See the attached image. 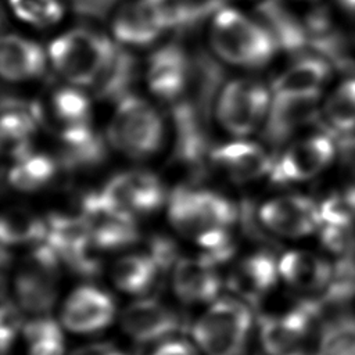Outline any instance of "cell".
<instances>
[{
  "label": "cell",
  "mask_w": 355,
  "mask_h": 355,
  "mask_svg": "<svg viewBox=\"0 0 355 355\" xmlns=\"http://www.w3.org/2000/svg\"><path fill=\"white\" fill-rule=\"evenodd\" d=\"M8 3L21 21L36 28L51 26L64 15L61 0H8Z\"/></svg>",
  "instance_id": "cell-35"
},
{
  "label": "cell",
  "mask_w": 355,
  "mask_h": 355,
  "mask_svg": "<svg viewBox=\"0 0 355 355\" xmlns=\"http://www.w3.org/2000/svg\"><path fill=\"white\" fill-rule=\"evenodd\" d=\"M19 315L17 309L11 304H4L1 309V334H0V341H1V351L6 354L8 347L15 338V334L19 330Z\"/></svg>",
  "instance_id": "cell-38"
},
{
  "label": "cell",
  "mask_w": 355,
  "mask_h": 355,
  "mask_svg": "<svg viewBox=\"0 0 355 355\" xmlns=\"http://www.w3.org/2000/svg\"><path fill=\"white\" fill-rule=\"evenodd\" d=\"M318 355H355V318L327 322L322 329Z\"/></svg>",
  "instance_id": "cell-33"
},
{
  "label": "cell",
  "mask_w": 355,
  "mask_h": 355,
  "mask_svg": "<svg viewBox=\"0 0 355 355\" xmlns=\"http://www.w3.org/2000/svg\"><path fill=\"white\" fill-rule=\"evenodd\" d=\"M115 313L112 298L93 286L72 291L61 311V323L73 333H93L107 327Z\"/></svg>",
  "instance_id": "cell-15"
},
{
  "label": "cell",
  "mask_w": 355,
  "mask_h": 355,
  "mask_svg": "<svg viewBox=\"0 0 355 355\" xmlns=\"http://www.w3.org/2000/svg\"><path fill=\"white\" fill-rule=\"evenodd\" d=\"M158 269L159 262L153 255L129 254L114 263L111 277L119 290L140 294L154 286Z\"/></svg>",
  "instance_id": "cell-27"
},
{
  "label": "cell",
  "mask_w": 355,
  "mask_h": 355,
  "mask_svg": "<svg viewBox=\"0 0 355 355\" xmlns=\"http://www.w3.org/2000/svg\"><path fill=\"white\" fill-rule=\"evenodd\" d=\"M209 158L211 165L239 183L268 176L273 165V157L261 144L241 139L212 147Z\"/></svg>",
  "instance_id": "cell-16"
},
{
  "label": "cell",
  "mask_w": 355,
  "mask_h": 355,
  "mask_svg": "<svg viewBox=\"0 0 355 355\" xmlns=\"http://www.w3.org/2000/svg\"><path fill=\"white\" fill-rule=\"evenodd\" d=\"M320 240L323 247L338 258L355 255L354 225H320Z\"/></svg>",
  "instance_id": "cell-37"
},
{
  "label": "cell",
  "mask_w": 355,
  "mask_h": 355,
  "mask_svg": "<svg viewBox=\"0 0 355 355\" xmlns=\"http://www.w3.org/2000/svg\"><path fill=\"white\" fill-rule=\"evenodd\" d=\"M331 75L330 61L320 55H304L284 69L272 83V94H320Z\"/></svg>",
  "instance_id": "cell-22"
},
{
  "label": "cell",
  "mask_w": 355,
  "mask_h": 355,
  "mask_svg": "<svg viewBox=\"0 0 355 355\" xmlns=\"http://www.w3.org/2000/svg\"><path fill=\"white\" fill-rule=\"evenodd\" d=\"M47 57L36 42L19 35H6L1 39L0 72L8 82H24L40 78L46 71Z\"/></svg>",
  "instance_id": "cell-19"
},
{
  "label": "cell",
  "mask_w": 355,
  "mask_h": 355,
  "mask_svg": "<svg viewBox=\"0 0 355 355\" xmlns=\"http://www.w3.org/2000/svg\"><path fill=\"white\" fill-rule=\"evenodd\" d=\"M153 355H196V351L184 341L172 340L159 345Z\"/></svg>",
  "instance_id": "cell-41"
},
{
  "label": "cell",
  "mask_w": 355,
  "mask_h": 355,
  "mask_svg": "<svg viewBox=\"0 0 355 355\" xmlns=\"http://www.w3.org/2000/svg\"><path fill=\"white\" fill-rule=\"evenodd\" d=\"M355 295V255L338 258L331 268L330 280L323 290V306L341 305Z\"/></svg>",
  "instance_id": "cell-34"
},
{
  "label": "cell",
  "mask_w": 355,
  "mask_h": 355,
  "mask_svg": "<svg viewBox=\"0 0 355 355\" xmlns=\"http://www.w3.org/2000/svg\"><path fill=\"white\" fill-rule=\"evenodd\" d=\"M58 262L60 257L47 241L22 258L15 273V293L22 309L35 315L50 311L57 297Z\"/></svg>",
  "instance_id": "cell-7"
},
{
  "label": "cell",
  "mask_w": 355,
  "mask_h": 355,
  "mask_svg": "<svg viewBox=\"0 0 355 355\" xmlns=\"http://www.w3.org/2000/svg\"><path fill=\"white\" fill-rule=\"evenodd\" d=\"M61 166L68 169H83L98 165L107 155L105 141L90 123L62 126L60 132Z\"/></svg>",
  "instance_id": "cell-21"
},
{
  "label": "cell",
  "mask_w": 355,
  "mask_h": 355,
  "mask_svg": "<svg viewBox=\"0 0 355 355\" xmlns=\"http://www.w3.org/2000/svg\"><path fill=\"white\" fill-rule=\"evenodd\" d=\"M193 68V58L179 44L157 49L148 58L146 80L150 92L159 100L176 103L186 92Z\"/></svg>",
  "instance_id": "cell-12"
},
{
  "label": "cell",
  "mask_w": 355,
  "mask_h": 355,
  "mask_svg": "<svg viewBox=\"0 0 355 355\" xmlns=\"http://www.w3.org/2000/svg\"><path fill=\"white\" fill-rule=\"evenodd\" d=\"M168 31H187L223 7V0H150Z\"/></svg>",
  "instance_id": "cell-28"
},
{
  "label": "cell",
  "mask_w": 355,
  "mask_h": 355,
  "mask_svg": "<svg viewBox=\"0 0 355 355\" xmlns=\"http://www.w3.org/2000/svg\"><path fill=\"white\" fill-rule=\"evenodd\" d=\"M42 123L43 112L37 103L12 96L3 98L1 140L12 161L32 151L31 140Z\"/></svg>",
  "instance_id": "cell-17"
},
{
  "label": "cell",
  "mask_w": 355,
  "mask_h": 355,
  "mask_svg": "<svg viewBox=\"0 0 355 355\" xmlns=\"http://www.w3.org/2000/svg\"><path fill=\"white\" fill-rule=\"evenodd\" d=\"M279 275V262L266 252H258L240 261L229 280L237 294L255 300L265 295L276 284Z\"/></svg>",
  "instance_id": "cell-24"
},
{
  "label": "cell",
  "mask_w": 355,
  "mask_h": 355,
  "mask_svg": "<svg viewBox=\"0 0 355 355\" xmlns=\"http://www.w3.org/2000/svg\"><path fill=\"white\" fill-rule=\"evenodd\" d=\"M80 215L98 250L125 247L137 239L135 216L115 205L101 190L83 196Z\"/></svg>",
  "instance_id": "cell-9"
},
{
  "label": "cell",
  "mask_w": 355,
  "mask_h": 355,
  "mask_svg": "<svg viewBox=\"0 0 355 355\" xmlns=\"http://www.w3.org/2000/svg\"><path fill=\"white\" fill-rule=\"evenodd\" d=\"M46 220L26 208L11 207L4 211L0 220V240L6 245L37 243L46 240Z\"/></svg>",
  "instance_id": "cell-29"
},
{
  "label": "cell",
  "mask_w": 355,
  "mask_h": 355,
  "mask_svg": "<svg viewBox=\"0 0 355 355\" xmlns=\"http://www.w3.org/2000/svg\"><path fill=\"white\" fill-rule=\"evenodd\" d=\"M331 268L333 265L319 255L301 250L288 251L279 261V273L284 282L302 291H323Z\"/></svg>",
  "instance_id": "cell-23"
},
{
  "label": "cell",
  "mask_w": 355,
  "mask_h": 355,
  "mask_svg": "<svg viewBox=\"0 0 355 355\" xmlns=\"http://www.w3.org/2000/svg\"><path fill=\"white\" fill-rule=\"evenodd\" d=\"M220 277L214 263L205 258H183L175 265L172 286L176 295L184 302H207L220 290Z\"/></svg>",
  "instance_id": "cell-20"
},
{
  "label": "cell",
  "mask_w": 355,
  "mask_h": 355,
  "mask_svg": "<svg viewBox=\"0 0 355 355\" xmlns=\"http://www.w3.org/2000/svg\"><path fill=\"white\" fill-rule=\"evenodd\" d=\"M123 331L137 343H151L169 337L179 329L175 312L155 300L136 301L122 313Z\"/></svg>",
  "instance_id": "cell-18"
},
{
  "label": "cell",
  "mask_w": 355,
  "mask_h": 355,
  "mask_svg": "<svg viewBox=\"0 0 355 355\" xmlns=\"http://www.w3.org/2000/svg\"><path fill=\"white\" fill-rule=\"evenodd\" d=\"M337 3L347 14L355 17V0H337Z\"/></svg>",
  "instance_id": "cell-42"
},
{
  "label": "cell",
  "mask_w": 355,
  "mask_h": 355,
  "mask_svg": "<svg viewBox=\"0 0 355 355\" xmlns=\"http://www.w3.org/2000/svg\"><path fill=\"white\" fill-rule=\"evenodd\" d=\"M118 44L89 28H72L49 46L54 69L71 85L92 87L112 60Z\"/></svg>",
  "instance_id": "cell-2"
},
{
  "label": "cell",
  "mask_w": 355,
  "mask_h": 355,
  "mask_svg": "<svg viewBox=\"0 0 355 355\" xmlns=\"http://www.w3.org/2000/svg\"><path fill=\"white\" fill-rule=\"evenodd\" d=\"M164 136V119L148 101L128 94L116 103L107 128V140L114 150L133 159H144L161 148Z\"/></svg>",
  "instance_id": "cell-3"
},
{
  "label": "cell",
  "mask_w": 355,
  "mask_h": 355,
  "mask_svg": "<svg viewBox=\"0 0 355 355\" xmlns=\"http://www.w3.org/2000/svg\"><path fill=\"white\" fill-rule=\"evenodd\" d=\"M111 28L116 42L129 47L148 46L168 31L150 0H126L119 4Z\"/></svg>",
  "instance_id": "cell-14"
},
{
  "label": "cell",
  "mask_w": 355,
  "mask_h": 355,
  "mask_svg": "<svg viewBox=\"0 0 355 355\" xmlns=\"http://www.w3.org/2000/svg\"><path fill=\"white\" fill-rule=\"evenodd\" d=\"M320 94H272L262 137L272 146L284 144L298 129L318 116Z\"/></svg>",
  "instance_id": "cell-13"
},
{
  "label": "cell",
  "mask_w": 355,
  "mask_h": 355,
  "mask_svg": "<svg viewBox=\"0 0 355 355\" xmlns=\"http://www.w3.org/2000/svg\"><path fill=\"white\" fill-rule=\"evenodd\" d=\"M306 1H311V0H306Z\"/></svg>",
  "instance_id": "cell-43"
},
{
  "label": "cell",
  "mask_w": 355,
  "mask_h": 355,
  "mask_svg": "<svg viewBox=\"0 0 355 355\" xmlns=\"http://www.w3.org/2000/svg\"><path fill=\"white\" fill-rule=\"evenodd\" d=\"M322 225L355 223V187L326 197L319 204Z\"/></svg>",
  "instance_id": "cell-36"
},
{
  "label": "cell",
  "mask_w": 355,
  "mask_h": 355,
  "mask_svg": "<svg viewBox=\"0 0 355 355\" xmlns=\"http://www.w3.org/2000/svg\"><path fill=\"white\" fill-rule=\"evenodd\" d=\"M209 39L219 60L243 68L265 67L279 51L263 22L226 6L212 15Z\"/></svg>",
  "instance_id": "cell-1"
},
{
  "label": "cell",
  "mask_w": 355,
  "mask_h": 355,
  "mask_svg": "<svg viewBox=\"0 0 355 355\" xmlns=\"http://www.w3.org/2000/svg\"><path fill=\"white\" fill-rule=\"evenodd\" d=\"M71 355H125L122 351L107 343H93L72 351Z\"/></svg>",
  "instance_id": "cell-40"
},
{
  "label": "cell",
  "mask_w": 355,
  "mask_h": 355,
  "mask_svg": "<svg viewBox=\"0 0 355 355\" xmlns=\"http://www.w3.org/2000/svg\"><path fill=\"white\" fill-rule=\"evenodd\" d=\"M101 191L133 216L153 212L166 200V191L159 178L143 169L125 171L112 176Z\"/></svg>",
  "instance_id": "cell-11"
},
{
  "label": "cell",
  "mask_w": 355,
  "mask_h": 355,
  "mask_svg": "<svg viewBox=\"0 0 355 355\" xmlns=\"http://www.w3.org/2000/svg\"><path fill=\"white\" fill-rule=\"evenodd\" d=\"M51 107L55 118L64 126L90 123V98L79 86L60 87L53 94Z\"/></svg>",
  "instance_id": "cell-32"
},
{
  "label": "cell",
  "mask_w": 355,
  "mask_h": 355,
  "mask_svg": "<svg viewBox=\"0 0 355 355\" xmlns=\"http://www.w3.org/2000/svg\"><path fill=\"white\" fill-rule=\"evenodd\" d=\"M322 115L327 128L334 132L355 130V75L334 89L322 108Z\"/></svg>",
  "instance_id": "cell-30"
},
{
  "label": "cell",
  "mask_w": 355,
  "mask_h": 355,
  "mask_svg": "<svg viewBox=\"0 0 355 355\" xmlns=\"http://www.w3.org/2000/svg\"><path fill=\"white\" fill-rule=\"evenodd\" d=\"M29 355H64L60 326L49 316L39 315L24 327Z\"/></svg>",
  "instance_id": "cell-31"
},
{
  "label": "cell",
  "mask_w": 355,
  "mask_h": 355,
  "mask_svg": "<svg viewBox=\"0 0 355 355\" xmlns=\"http://www.w3.org/2000/svg\"><path fill=\"white\" fill-rule=\"evenodd\" d=\"M58 159L44 153L29 151L14 159L8 171V183L19 191H36L47 186L55 176Z\"/></svg>",
  "instance_id": "cell-26"
},
{
  "label": "cell",
  "mask_w": 355,
  "mask_h": 355,
  "mask_svg": "<svg viewBox=\"0 0 355 355\" xmlns=\"http://www.w3.org/2000/svg\"><path fill=\"white\" fill-rule=\"evenodd\" d=\"M116 1L118 0H69L78 14L92 18L104 17Z\"/></svg>",
  "instance_id": "cell-39"
},
{
  "label": "cell",
  "mask_w": 355,
  "mask_h": 355,
  "mask_svg": "<svg viewBox=\"0 0 355 355\" xmlns=\"http://www.w3.org/2000/svg\"><path fill=\"white\" fill-rule=\"evenodd\" d=\"M272 92L261 82L234 79L219 92L215 112L222 128L233 136H247L263 123Z\"/></svg>",
  "instance_id": "cell-6"
},
{
  "label": "cell",
  "mask_w": 355,
  "mask_h": 355,
  "mask_svg": "<svg viewBox=\"0 0 355 355\" xmlns=\"http://www.w3.org/2000/svg\"><path fill=\"white\" fill-rule=\"evenodd\" d=\"M259 219L265 227L283 237H304L322 225L319 204L301 194L275 197L259 208Z\"/></svg>",
  "instance_id": "cell-10"
},
{
  "label": "cell",
  "mask_w": 355,
  "mask_h": 355,
  "mask_svg": "<svg viewBox=\"0 0 355 355\" xmlns=\"http://www.w3.org/2000/svg\"><path fill=\"white\" fill-rule=\"evenodd\" d=\"M136 65L137 62L133 55L118 44L112 60L97 82L90 87L94 96L100 100L118 103L130 94V86L137 73Z\"/></svg>",
  "instance_id": "cell-25"
},
{
  "label": "cell",
  "mask_w": 355,
  "mask_h": 355,
  "mask_svg": "<svg viewBox=\"0 0 355 355\" xmlns=\"http://www.w3.org/2000/svg\"><path fill=\"white\" fill-rule=\"evenodd\" d=\"M251 322V313L241 301L216 300L196 322L193 337L205 355H241Z\"/></svg>",
  "instance_id": "cell-5"
},
{
  "label": "cell",
  "mask_w": 355,
  "mask_h": 355,
  "mask_svg": "<svg viewBox=\"0 0 355 355\" xmlns=\"http://www.w3.org/2000/svg\"><path fill=\"white\" fill-rule=\"evenodd\" d=\"M337 146L331 133H315L290 143L273 157L269 179L276 184L309 180L322 173L336 158Z\"/></svg>",
  "instance_id": "cell-8"
},
{
  "label": "cell",
  "mask_w": 355,
  "mask_h": 355,
  "mask_svg": "<svg viewBox=\"0 0 355 355\" xmlns=\"http://www.w3.org/2000/svg\"><path fill=\"white\" fill-rule=\"evenodd\" d=\"M168 216L182 236L198 244L212 233L230 230L237 209L229 198L212 190L178 187L169 197Z\"/></svg>",
  "instance_id": "cell-4"
}]
</instances>
